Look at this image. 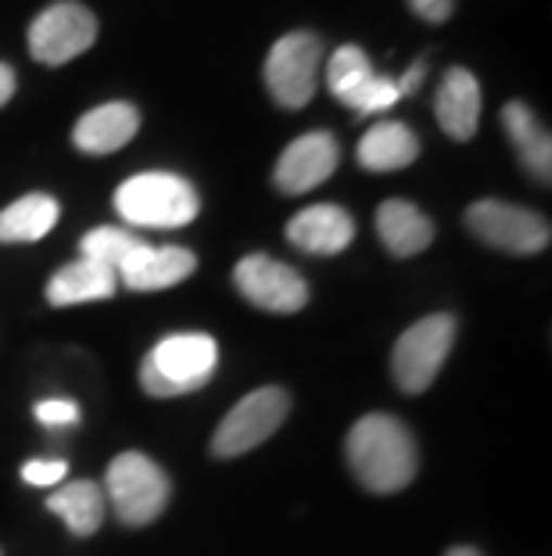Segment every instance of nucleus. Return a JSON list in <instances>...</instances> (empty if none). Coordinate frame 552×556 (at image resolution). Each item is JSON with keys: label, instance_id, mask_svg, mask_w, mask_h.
I'll return each mask as SVG.
<instances>
[{"label": "nucleus", "instance_id": "obj_29", "mask_svg": "<svg viewBox=\"0 0 552 556\" xmlns=\"http://www.w3.org/2000/svg\"><path fill=\"white\" fill-rule=\"evenodd\" d=\"M11 93H15V73H11V65L0 62V109L11 101Z\"/></svg>", "mask_w": 552, "mask_h": 556}, {"label": "nucleus", "instance_id": "obj_21", "mask_svg": "<svg viewBox=\"0 0 552 556\" xmlns=\"http://www.w3.org/2000/svg\"><path fill=\"white\" fill-rule=\"evenodd\" d=\"M57 223V201L47 194H26L0 212V241L29 244L51 233Z\"/></svg>", "mask_w": 552, "mask_h": 556}, {"label": "nucleus", "instance_id": "obj_19", "mask_svg": "<svg viewBox=\"0 0 552 556\" xmlns=\"http://www.w3.org/2000/svg\"><path fill=\"white\" fill-rule=\"evenodd\" d=\"M119 288V277L98 263L79 258L73 266H62L47 283V302L51 305H79V302H104Z\"/></svg>", "mask_w": 552, "mask_h": 556}, {"label": "nucleus", "instance_id": "obj_16", "mask_svg": "<svg viewBox=\"0 0 552 556\" xmlns=\"http://www.w3.org/2000/svg\"><path fill=\"white\" fill-rule=\"evenodd\" d=\"M377 233L384 248L395 258H413L427 252L434 241V223L420 212L413 201H384L377 208Z\"/></svg>", "mask_w": 552, "mask_h": 556}, {"label": "nucleus", "instance_id": "obj_30", "mask_svg": "<svg viewBox=\"0 0 552 556\" xmlns=\"http://www.w3.org/2000/svg\"><path fill=\"white\" fill-rule=\"evenodd\" d=\"M445 556H480L477 549H470V546H455V549H449Z\"/></svg>", "mask_w": 552, "mask_h": 556}, {"label": "nucleus", "instance_id": "obj_4", "mask_svg": "<svg viewBox=\"0 0 552 556\" xmlns=\"http://www.w3.org/2000/svg\"><path fill=\"white\" fill-rule=\"evenodd\" d=\"M108 500L126 528H147L169 503V478L144 453H123L108 467Z\"/></svg>", "mask_w": 552, "mask_h": 556}, {"label": "nucleus", "instance_id": "obj_13", "mask_svg": "<svg viewBox=\"0 0 552 556\" xmlns=\"http://www.w3.org/2000/svg\"><path fill=\"white\" fill-rule=\"evenodd\" d=\"M356 238V219L341 205H309L287 223V241L309 255H337Z\"/></svg>", "mask_w": 552, "mask_h": 556}, {"label": "nucleus", "instance_id": "obj_23", "mask_svg": "<svg viewBox=\"0 0 552 556\" xmlns=\"http://www.w3.org/2000/svg\"><path fill=\"white\" fill-rule=\"evenodd\" d=\"M137 244H140L137 233L119 230V227H98L84 238V258L87 263H98L104 269H112V274H119V266L133 255Z\"/></svg>", "mask_w": 552, "mask_h": 556}, {"label": "nucleus", "instance_id": "obj_9", "mask_svg": "<svg viewBox=\"0 0 552 556\" xmlns=\"http://www.w3.org/2000/svg\"><path fill=\"white\" fill-rule=\"evenodd\" d=\"M98 40V18L93 11L76 4V0H62L40 11V18L29 26V51L43 65H65L90 51Z\"/></svg>", "mask_w": 552, "mask_h": 556}, {"label": "nucleus", "instance_id": "obj_24", "mask_svg": "<svg viewBox=\"0 0 552 556\" xmlns=\"http://www.w3.org/2000/svg\"><path fill=\"white\" fill-rule=\"evenodd\" d=\"M395 101H402L398 98V87H395V79H387V76H373L367 87H362L356 98L348 101V109L351 112H359V115H373V112H384V109H391Z\"/></svg>", "mask_w": 552, "mask_h": 556}, {"label": "nucleus", "instance_id": "obj_7", "mask_svg": "<svg viewBox=\"0 0 552 556\" xmlns=\"http://www.w3.org/2000/svg\"><path fill=\"white\" fill-rule=\"evenodd\" d=\"M466 227L477 241H485L510 255H538L549 248V219L510 201H474L466 208Z\"/></svg>", "mask_w": 552, "mask_h": 556}, {"label": "nucleus", "instance_id": "obj_14", "mask_svg": "<svg viewBox=\"0 0 552 556\" xmlns=\"http://www.w3.org/2000/svg\"><path fill=\"white\" fill-rule=\"evenodd\" d=\"M140 129V112L126 101H108L87 112L73 129V144L87 155H112L126 148Z\"/></svg>", "mask_w": 552, "mask_h": 556}, {"label": "nucleus", "instance_id": "obj_28", "mask_svg": "<svg viewBox=\"0 0 552 556\" xmlns=\"http://www.w3.org/2000/svg\"><path fill=\"white\" fill-rule=\"evenodd\" d=\"M427 76V65H424V58L420 62H413L406 68V76L402 79H395V87H398V98H409V93H416L420 90V83H424Z\"/></svg>", "mask_w": 552, "mask_h": 556}, {"label": "nucleus", "instance_id": "obj_27", "mask_svg": "<svg viewBox=\"0 0 552 556\" xmlns=\"http://www.w3.org/2000/svg\"><path fill=\"white\" fill-rule=\"evenodd\" d=\"M409 4L424 22H445L452 15V0H409Z\"/></svg>", "mask_w": 552, "mask_h": 556}, {"label": "nucleus", "instance_id": "obj_22", "mask_svg": "<svg viewBox=\"0 0 552 556\" xmlns=\"http://www.w3.org/2000/svg\"><path fill=\"white\" fill-rule=\"evenodd\" d=\"M377 76L373 73V65H370V58L359 51V47H337L334 58H331V65H326V83H331V90H334V98L337 101H351L356 93L367 87V83Z\"/></svg>", "mask_w": 552, "mask_h": 556}, {"label": "nucleus", "instance_id": "obj_1", "mask_svg": "<svg viewBox=\"0 0 552 556\" xmlns=\"http://www.w3.org/2000/svg\"><path fill=\"white\" fill-rule=\"evenodd\" d=\"M345 456L356 481L373 495L402 492L416 478L420 467L413 434H409L402 420L387 417V413H367L348 431Z\"/></svg>", "mask_w": 552, "mask_h": 556}, {"label": "nucleus", "instance_id": "obj_15", "mask_svg": "<svg viewBox=\"0 0 552 556\" xmlns=\"http://www.w3.org/2000/svg\"><path fill=\"white\" fill-rule=\"evenodd\" d=\"M434 112H438L441 129L452 140H470L477 134V119H480V87L470 68H449L438 87V98H434Z\"/></svg>", "mask_w": 552, "mask_h": 556}, {"label": "nucleus", "instance_id": "obj_6", "mask_svg": "<svg viewBox=\"0 0 552 556\" xmlns=\"http://www.w3.org/2000/svg\"><path fill=\"white\" fill-rule=\"evenodd\" d=\"M291 413V395L284 388H258V392L244 395L238 406H233L222 424L213 434V453L219 459H233L252 453L266 442L269 434L280 431V424L287 420Z\"/></svg>", "mask_w": 552, "mask_h": 556}, {"label": "nucleus", "instance_id": "obj_10", "mask_svg": "<svg viewBox=\"0 0 552 556\" xmlns=\"http://www.w3.org/2000/svg\"><path fill=\"white\" fill-rule=\"evenodd\" d=\"M233 283L244 302L266 313H298L309 302V283L298 269L269 255H244L233 269Z\"/></svg>", "mask_w": 552, "mask_h": 556}, {"label": "nucleus", "instance_id": "obj_12", "mask_svg": "<svg viewBox=\"0 0 552 556\" xmlns=\"http://www.w3.org/2000/svg\"><path fill=\"white\" fill-rule=\"evenodd\" d=\"M194 269H197V258L194 252H187V248H176V244L155 248V244L140 241L115 277H119L129 291H166L172 283L191 277Z\"/></svg>", "mask_w": 552, "mask_h": 556}, {"label": "nucleus", "instance_id": "obj_8", "mask_svg": "<svg viewBox=\"0 0 552 556\" xmlns=\"http://www.w3.org/2000/svg\"><path fill=\"white\" fill-rule=\"evenodd\" d=\"M323 43L316 33H287L266 58V87L284 109H305L320 79Z\"/></svg>", "mask_w": 552, "mask_h": 556}, {"label": "nucleus", "instance_id": "obj_5", "mask_svg": "<svg viewBox=\"0 0 552 556\" xmlns=\"http://www.w3.org/2000/svg\"><path fill=\"white\" fill-rule=\"evenodd\" d=\"M455 345V319L449 313H434L420 319L395 341L391 352V377L395 384L409 395L427 392L434 377L441 374L445 359Z\"/></svg>", "mask_w": 552, "mask_h": 556}, {"label": "nucleus", "instance_id": "obj_3", "mask_svg": "<svg viewBox=\"0 0 552 556\" xmlns=\"http://www.w3.org/2000/svg\"><path fill=\"white\" fill-rule=\"evenodd\" d=\"M219 345L208 334H169L162 338L140 366V384L147 395L172 399L202 388L216 374Z\"/></svg>", "mask_w": 552, "mask_h": 556}, {"label": "nucleus", "instance_id": "obj_20", "mask_svg": "<svg viewBox=\"0 0 552 556\" xmlns=\"http://www.w3.org/2000/svg\"><path fill=\"white\" fill-rule=\"evenodd\" d=\"M47 506H51V510L65 520V528L79 539L93 535L104 520V492H101V484H93V481L62 484V489L47 500Z\"/></svg>", "mask_w": 552, "mask_h": 556}, {"label": "nucleus", "instance_id": "obj_17", "mask_svg": "<svg viewBox=\"0 0 552 556\" xmlns=\"http://www.w3.org/2000/svg\"><path fill=\"white\" fill-rule=\"evenodd\" d=\"M502 126H506V137L513 140L516 155H521L524 169L535 176V180L549 184L552 176V144L545 126L535 119V112L527 109L524 101H510L502 109Z\"/></svg>", "mask_w": 552, "mask_h": 556}, {"label": "nucleus", "instance_id": "obj_25", "mask_svg": "<svg viewBox=\"0 0 552 556\" xmlns=\"http://www.w3.org/2000/svg\"><path fill=\"white\" fill-rule=\"evenodd\" d=\"M65 459H29L26 467H22V478L29 484H37V489H51V484H62L65 481Z\"/></svg>", "mask_w": 552, "mask_h": 556}, {"label": "nucleus", "instance_id": "obj_2", "mask_svg": "<svg viewBox=\"0 0 552 556\" xmlns=\"http://www.w3.org/2000/svg\"><path fill=\"white\" fill-rule=\"evenodd\" d=\"M115 208L129 227L176 230L194 223L197 191L176 173H140L115 191Z\"/></svg>", "mask_w": 552, "mask_h": 556}, {"label": "nucleus", "instance_id": "obj_11", "mask_svg": "<svg viewBox=\"0 0 552 556\" xmlns=\"http://www.w3.org/2000/svg\"><path fill=\"white\" fill-rule=\"evenodd\" d=\"M341 162V148L331 134L316 129V134H305L291 144L284 155H280L277 169H273V184L277 191L284 194H305L312 187H320L323 180H331L334 169Z\"/></svg>", "mask_w": 552, "mask_h": 556}, {"label": "nucleus", "instance_id": "obj_31", "mask_svg": "<svg viewBox=\"0 0 552 556\" xmlns=\"http://www.w3.org/2000/svg\"><path fill=\"white\" fill-rule=\"evenodd\" d=\"M0 556H4V553H0Z\"/></svg>", "mask_w": 552, "mask_h": 556}, {"label": "nucleus", "instance_id": "obj_18", "mask_svg": "<svg viewBox=\"0 0 552 556\" xmlns=\"http://www.w3.org/2000/svg\"><path fill=\"white\" fill-rule=\"evenodd\" d=\"M420 140L406 123H377L359 140V165L370 173H395L416 162Z\"/></svg>", "mask_w": 552, "mask_h": 556}, {"label": "nucleus", "instance_id": "obj_26", "mask_svg": "<svg viewBox=\"0 0 552 556\" xmlns=\"http://www.w3.org/2000/svg\"><path fill=\"white\" fill-rule=\"evenodd\" d=\"M37 420L47 424V428H68V424L79 420V406L68 399H47L37 402Z\"/></svg>", "mask_w": 552, "mask_h": 556}]
</instances>
